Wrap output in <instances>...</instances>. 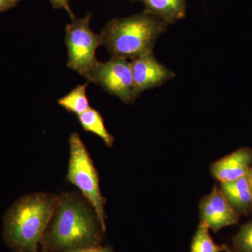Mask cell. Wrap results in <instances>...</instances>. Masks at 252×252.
<instances>
[{
    "mask_svg": "<svg viewBox=\"0 0 252 252\" xmlns=\"http://www.w3.org/2000/svg\"><path fill=\"white\" fill-rule=\"evenodd\" d=\"M59 196L49 193L24 195L4 216L5 243L14 252H38V244L52 220Z\"/></svg>",
    "mask_w": 252,
    "mask_h": 252,
    "instance_id": "cell-2",
    "label": "cell"
},
{
    "mask_svg": "<svg viewBox=\"0 0 252 252\" xmlns=\"http://www.w3.org/2000/svg\"><path fill=\"white\" fill-rule=\"evenodd\" d=\"M233 248L238 252H252V220L240 227L233 238Z\"/></svg>",
    "mask_w": 252,
    "mask_h": 252,
    "instance_id": "cell-15",
    "label": "cell"
},
{
    "mask_svg": "<svg viewBox=\"0 0 252 252\" xmlns=\"http://www.w3.org/2000/svg\"><path fill=\"white\" fill-rule=\"evenodd\" d=\"M223 251L225 252H238L234 250H231V249L228 248V247L225 246V245H224V250H223Z\"/></svg>",
    "mask_w": 252,
    "mask_h": 252,
    "instance_id": "cell-20",
    "label": "cell"
},
{
    "mask_svg": "<svg viewBox=\"0 0 252 252\" xmlns=\"http://www.w3.org/2000/svg\"><path fill=\"white\" fill-rule=\"evenodd\" d=\"M21 0H0V14L16 7Z\"/></svg>",
    "mask_w": 252,
    "mask_h": 252,
    "instance_id": "cell-17",
    "label": "cell"
},
{
    "mask_svg": "<svg viewBox=\"0 0 252 252\" xmlns=\"http://www.w3.org/2000/svg\"><path fill=\"white\" fill-rule=\"evenodd\" d=\"M200 220L209 229L217 232L237 224L241 215L230 206L220 189L215 186L200 203Z\"/></svg>",
    "mask_w": 252,
    "mask_h": 252,
    "instance_id": "cell-8",
    "label": "cell"
},
{
    "mask_svg": "<svg viewBox=\"0 0 252 252\" xmlns=\"http://www.w3.org/2000/svg\"><path fill=\"white\" fill-rule=\"evenodd\" d=\"M140 1L144 12L155 16L167 24H173L187 16V0H132Z\"/></svg>",
    "mask_w": 252,
    "mask_h": 252,
    "instance_id": "cell-11",
    "label": "cell"
},
{
    "mask_svg": "<svg viewBox=\"0 0 252 252\" xmlns=\"http://www.w3.org/2000/svg\"><path fill=\"white\" fill-rule=\"evenodd\" d=\"M168 26L159 18L142 11L111 20L100 34L103 45L112 57L132 60L153 53L158 39Z\"/></svg>",
    "mask_w": 252,
    "mask_h": 252,
    "instance_id": "cell-3",
    "label": "cell"
},
{
    "mask_svg": "<svg viewBox=\"0 0 252 252\" xmlns=\"http://www.w3.org/2000/svg\"><path fill=\"white\" fill-rule=\"evenodd\" d=\"M252 165V149L242 147L213 162L211 173L220 182H231L246 175Z\"/></svg>",
    "mask_w": 252,
    "mask_h": 252,
    "instance_id": "cell-9",
    "label": "cell"
},
{
    "mask_svg": "<svg viewBox=\"0 0 252 252\" xmlns=\"http://www.w3.org/2000/svg\"><path fill=\"white\" fill-rule=\"evenodd\" d=\"M224 250V245H217L210 234V229L200 222L192 240L190 252H220Z\"/></svg>",
    "mask_w": 252,
    "mask_h": 252,
    "instance_id": "cell-14",
    "label": "cell"
},
{
    "mask_svg": "<svg viewBox=\"0 0 252 252\" xmlns=\"http://www.w3.org/2000/svg\"><path fill=\"white\" fill-rule=\"evenodd\" d=\"M89 81L86 84L76 86L69 94L58 99V104L67 111L77 116L80 115L90 108L89 99L86 94V88Z\"/></svg>",
    "mask_w": 252,
    "mask_h": 252,
    "instance_id": "cell-13",
    "label": "cell"
},
{
    "mask_svg": "<svg viewBox=\"0 0 252 252\" xmlns=\"http://www.w3.org/2000/svg\"><path fill=\"white\" fill-rule=\"evenodd\" d=\"M79 124L86 132H91L102 139L108 147H112L114 138L104 126L102 114L93 108H89L85 112L77 116Z\"/></svg>",
    "mask_w": 252,
    "mask_h": 252,
    "instance_id": "cell-12",
    "label": "cell"
},
{
    "mask_svg": "<svg viewBox=\"0 0 252 252\" xmlns=\"http://www.w3.org/2000/svg\"><path fill=\"white\" fill-rule=\"evenodd\" d=\"M92 14L84 18H72L65 28V44L68 51L67 67L83 77L98 63L96 50L103 45L101 34H94L91 29Z\"/></svg>",
    "mask_w": 252,
    "mask_h": 252,
    "instance_id": "cell-5",
    "label": "cell"
},
{
    "mask_svg": "<svg viewBox=\"0 0 252 252\" xmlns=\"http://www.w3.org/2000/svg\"><path fill=\"white\" fill-rule=\"evenodd\" d=\"M49 1L54 9L65 10L71 19L75 17L72 10L71 9L70 6H69L70 0H49Z\"/></svg>",
    "mask_w": 252,
    "mask_h": 252,
    "instance_id": "cell-16",
    "label": "cell"
},
{
    "mask_svg": "<svg viewBox=\"0 0 252 252\" xmlns=\"http://www.w3.org/2000/svg\"><path fill=\"white\" fill-rule=\"evenodd\" d=\"M69 160L67 180L81 190L84 198L94 209L104 233L106 200L101 193L99 178L97 170L85 144L77 132L69 136Z\"/></svg>",
    "mask_w": 252,
    "mask_h": 252,
    "instance_id": "cell-4",
    "label": "cell"
},
{
    "mask_svg": "<svg viewBox=\"0 0 252 252\" xmlns=\"http://www.w3.org/2000/svg\"><path fill=\"white\" fill-rule=\"evenodd\" d=\"M84 77L89 82L100 86L109 94L117 96L124 103H133L138 97L130 63L127 59L112 57L106 63L98 61Z\"/></svg>",
    "mask_w": 252,
    "mask_h": 252,
    "instance_id": "cell-6",
    "label": "cell"
},
{
    "mask_svg": "<svg viewBox=\"0 0 252 252\" xmlns=\"http://www.w3.org/2000/svg\"><path fill=\"white\" fill-rule=\"evenodd\" d=\"M220 190L230 206L240 215H248L252 212V193L249 172L238 180L220 182Z\"/></svg>",
    "mask_w": 252,
    "mask_h": 252,
    "instance_id": "cell-10",
    "label": "cell"
},
{
    "mask_svg": "<svg viewBox=\"0 0 252 252\" xmlns=\"http://www.w3.org/2000/svg\"><path fill=\"white\" fill-rule=\"evenodd\" d=\"M52 220L41 240L42 252H80L101 246L104 231L97 215L77 193L59 196Z\"/></svg>",
    "mask_w": 252,
    "mask_h": 252,
    "instance_id": "cell-1",
    "label": "cell"
},
{
    "mask_svg": "<svg viewBox=\"0 0 252 252\" xmlns=\"http://www.w3.org/2000/svg\"><path fill=\"white\" fill-rule=\"evenodd\" d=\"M249 180H250V188H251L252 193V165L250 168V172H249Z\"/></svg>",
    "mask_w": 252,
    "mask_h": 252,
    "instance_id": "cell-19",
    "label": "cell"
},
{
    "mask_svg": "<svg viewBox=\"0 0 252 252\" xmlns=\"http://www.w3.org/2000/svg\"><path fill=\"white\" fill-rule=\"evenodd\" d=\"M80 252H114L110 247H99V248L91 249V250H85Z\"/></svg>",
    "mask_w": 252,
    "mask_h": 252,
    "instance_id": "cell-18",
    "label": "cell"
},
{
    "mask_svg": "<svg viewBox=\"0 0 252 252\" xmlns=\"http://www.w3.org/2000/svg\"><path fill=\"white\" fill-rule=\"evenodd\" d=\"M130 66L138 97L144 91L160 87L176 77L173 71L156 59L154 52L132 59Z\"/></svg>",
    "mask_w": 252,
    "mask_h": 252,
    "instance_id": "cell-7",
    "label": "cell"
}]
</instances>
